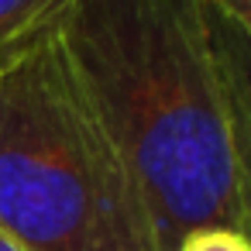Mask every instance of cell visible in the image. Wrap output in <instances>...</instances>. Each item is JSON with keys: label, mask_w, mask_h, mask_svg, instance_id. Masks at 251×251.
<instances>
[{"label": "cell", "mask_w": 251, "mask_h": 251, "mask_svg": "<svg viewBox=\"0 0 251 251\" xmlns=\"http://www.w3.org/2000/svg\"><path fill=\"white\" fill-rule=\"evenodd\" d=\"M210 31H213V52H217V66H220L227 121H230L244 234L251 237V42H244L213 7H210Z\"/></svg>", "instance_id": "3957f363"}, {"label": "cell", "mask_w": 251, "mask_h": 251, "mask_svg": "<svg viewBox=\"0 0 251 251\" xmlns=\"http://www.w3.org/2000/svg\"><path fill=\"white\" fill-rule=\"evenodd\" d=\"M59 42L141 182L158 251L244 230L206 0H73Z\"/></svg>", "instance_id": "6da1fadb"}, {"label": "cell", "mask_w": 251, "mask_h": 251, "mask_svg": "<svg viewBox=\"0 0 251 251\" xmlns=\"http://www.w3.org/2000/svg\"><path fill=\"white\" fill-rule=\"evenodd\" d=\"M0 227L31 251H158L141 182L59 38L0 73Z\"/></svg>", "instance_id": "7a4b0ae2"}, {"label": "cell", "mask_w": 251, "mask_h": 251, "mask_svg": "<svg viewBox=\"0 0 251 251\" xmlns=\"http://www.w3.org/2000/svg\"><path fill=\"white\" fill-rule=\"evenodd\" d=\"M176 251H251V237L230 227H206L189 234Z\"/></svg>", "instance_id": "5b68a950"}, {"label": "cell", "mask_w": 251, "mask_h": 251, "mask_svg": "<svg viewBox=\"0 0 251 251\" xmlns=\"http://www.w3.org/2000/svg\"><path fill=\"white\" fill-rule=\"evenodd\" d=\"M0 251H31L25 241H18L11 230H4V227H0Z\"/></svg>", "instance_id": "52a82bcc"}, {"label": "cell", "mask_w": 251, "mask_h": 251, "mask_svg": "<svg viewBox=\"0 0 251 251\" xmlns=\"http://www.w3.org/2000/svg\"><path fill=\"white\" fill-rule=\"evenodd\" d=\"M210 7H213L244 42H251V0H210Z\"/></svg>", "instance_id": "8992f818"}, {"label": "cell", "mask_w": 251, "mask_h": 251, "mask_svg": "<svg viewBox=\"0 0 251 251\" xmlns=\"http://www.w3.org/2000/svg\"><path fill=\"white\" fill-rule=\"evenodd\" d=\"M73 0H0V73L55 42Z\"/></svg>", "instance_id": "277c9868"}]
</instances>
